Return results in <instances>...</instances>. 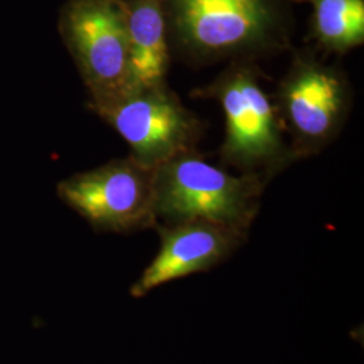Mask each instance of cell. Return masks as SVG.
<instances>
[{
  "label": "cell",
  "mask_w": 364,
  "mask_h": 364,
  "mask_svg": "<svg viewBox=\"0 0 364 364\" xmlns=\"http://www.w3.org/2000/svg\"><path fill=\"white\" fill-rule=\"evenodd\" d=\"M291 0H164L171 58L188 65L255 61L291 48Z\"/></svg>",
  "instance_id": "cell-1"
},
{
  "label": "cell",
  "mask_w": 364,
  "mask_h": 364,
  "mask_svg": "<svg viewBox=\"0 0 364 364\" xmlns=\"http://www.w3.org/2000/svg\"><path fill=\"white\" fill-rule=\"evenodd\" d=\"M263 76L255 61H231L191 96L220 105L225 119L221 164L269 183L296 161Z\"/></svg>",
  "instance_id": "cell-2"
},
{
  "label": "cell",
  "mask_w": 364,
  "mask_h": 364,
  "mask_svg": "<svg viewBox=\"0 0 364 364\" xmlns=\"http://www.w3.org/2000/svg\"><path fill=\"white\" fill-rule=\"evenodd\" d=\"M266 186L209 164L198 150L182 153L154 169L156 224L203 220L248 234Z\"/></svg>",
  "instance_id": "cell-3"
},
{
  "label": "cell",
  "mask_w": 364,
  "mask_h": 364,
  "mask_svg": "<svg viewBox=\"0 0 364 364\" xmlns=\"http://www.w3.org/2000/svg\"><path fill=\"white\" fill-rule=\"evenodd\" d=\"M272 97L296 162L318 156L333 144L353 105L344 69L320 60L314 48L293 53Z\"/></svg>",
  "instance_id": "cell-4"
},
{
  "label": "cell",
  "mask_w": 364,
  "mask_h": 364,
  "mask_svg": "<svg viewBox=\"0 0 364 364\" xmlns=\"http://www.w3.org/2000/svg\"><path fill=\"white\" fill-rule=\"evenodd\" d=\"M58 33L88 91V105L130 88V38L120 0H66Z\"/></svg>",
  "instance_id": "cell-5"
},
{
  "label": "cell",
  "mask_w": 364,
  "mask_h": 364,
  "mask_svg": "<svg viewBox=\"0 0 364 364\" xmlns=\"http://www.w3.org/2000/svg\"><path fill=\"white\" fill-rule=\"evenodd\" d=\"M88 108L130 146V156L146 168L195 151L205 124L186 108L168 82L134 88Z\"/></svg>",
  "instance_id": "cell-6"
},
{
  "label": "cell",
  "mask_w": 364,
  "mask_h": 364,
  "mask_svg": "<svg viewBox=\"0 0 364 364\" xmlns=\"http://www.w3.org/2000/svg\"><path fill=\"white\" fill-rule=\"evenodd\" d=\"M57 196L97 232L154 228V169L131 156L80 171L57 183Z\"/></svg>",
  "instance_id": "cell-7"
},
{
  "label": "cell",
  "mask_w": 364,
  "mask_h": 364,
  "mask_svg": "<svg viewBox=\"0 0 364 364\" xmlns=\"http://www.w3.org/2000/svg\"><path fill=\"white\" fill-rule=\"evenodd\" d=\"M161 239L156 258L131 287V296L144 297L153 289L191 274L201 273L227 259L248 234L209 221L156 224Z\"/></svg>",
  "instance_id": "cell-8"
},
{
  "label": "cell",
  "mask_w": 364,
  "mask_h": 364,
  "mask_svg": "<svg viewBox=\"0 0 364 364\" xmlns=\"http://www.w3.org/2000/svg\"><path fill=\"white\" fill-rule=\"evenodd\" d=\"M120 1L126 11L130 38L129 90L166 84L171 53L164 0Z\"/></svg>",
  "instance_id": "cell-9"
},
{
  "label": "cell",
  "mask_w": 364,
  "mask_h": 364,
  "mask_svg": "<svg viewBox=\"0 0 364 364\" xmlns=\"http://www.w3.org/2000/svg\"><path fill=\"white\" fill-rule=\"evenodd\" d=\"M312 7L309 39L316 50L346 55L364 43V0H291Z\"/></svg>",
  "instance_id": "cell-10"
}]
</instances>
